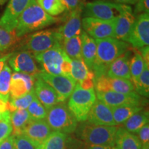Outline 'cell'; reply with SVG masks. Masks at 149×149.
<instances>
[{"mask_svg":"<svg viewBox=\"0 0 149 149\" xmlns=\"http://www.w3.org/2000/svg\"><path fill=\"white\" fill-rule=\"evenodd\" d=\"M70 77L76 83H80L88 79H94V73L89 70L82 59L71 60Z\"/></svg>","mask_w":149,"mask_h":149,"instance_id":"cell-25","label":"cell"},{"mask_svg":"<svg viewBox=\"0 0 149 149\" xmlns=\"http://www.w3.org/2000/svg\"><path fill=\"white\" fill-rule=\"evenodd\" d=\"M141 149H149V144L142 145V146H141Z\"/></svg>","mask_w":149,"mask_h":149,"instance_id":"cell-49","label":"cell"},{"mask_svg":"<svg viewBox=\"0 0 149 149\" xmlns=\"http://www.w3.org/2000/svg\"><path fill=\"white\" fill-rule=\"evenodd\" d=\"M8 111L7 109V103L3 100H0V113H3V112Z\"/></svg>","mask_w":149,"mask_h":149,"instance_id":"cell-48","label":"cell"},{"mask_svg":"<svg viewBox=\"0 0 149 149\" xmlns=\"http://www.w3.org/2000/svg\"><path fill=\"white\" fill-rule=\"evenodd\" d=\"M31 0H10L2 16L0 18V27L13 32L17 25L19 19Z\"/></svg>","mask_w":149,"mask_h":149,"instance_id":"cell-13","label":"cell"},{"mask_svg":"<svg viewBox=\"0 0 149 149\" xmlns=\"http://www.w3.org/2000/svg\"><path fill=\"white\" fill-rule=\"evenodd\" d=\"M66 10L72 11L83 4V0H61Z\"/></svg>","mask_w":149,"mask_h":149,"instance_id":"cell-42","label":"cell"},{"mask_svg":"<svg viewBox=\"0 0 149 149\" xmlns=\"http://www.w3.org/2000/svg\"><path fill=\"white\" fill-rule=\"evenodd\" d=\"M51 133L52 129L46 120L44 119L30 120L22 134L29 138L35 146H38Z\"/></svg>","mask_w":149,"mask_h":149,"instance_id":"cell-18","label":"cell"},{"mask_svg":"<svg viewBox=\"0 0 149 149\" xmlns=\"http://www.w3.org/2000/svg\"><path fill=\"white\" fill-rule=\"evenodd\" d=\"M84 6L83 3L78 8L70 11L69 16L64 25L59 29L63 41L80 35L82 33L81 17L82 15Z\"/></svg>","mask_w":149,"mask_h":149,"instance_id":"cell-19","label":"cell"},{"mask_svg":"<svg viewBox=\"0 0 149 149\" xmlns=\"http://www.w3.org/2000/svg\"><path fill=\"white\" fill-rule=\"evenodd\" d=\"M15 136L10 135L5 140L0 143V149H15Z\"/></svg>","mask_w":149,"mask_h":149,"instance_id":"cell-43","label":"cell"},{"mask_svg":"<svg viewBox=\"0 0 149 149\" xmlns=\"http://www.w3.org/2000/svg\"><path fill=\"white\" fill-rule=\"evenodd\" d=\"M58 19L48 15L37 3L31 0L29 4L19 17L15 32L18 38L28 33L42 30L55 24Z\"/></svg>","mask_w":149,"mask_h":149,"instance_id":"cell-2","label":"cell"},{"mask_svg":"<svg viewBox=\"0 0 149 149\" xmlns=\"http://www.w3.org/2000/svg\"><path fill=\"white\" fill-rule=\"evenodd\" d=\"M138 134V138L141 145L149 144V126L148 124L143 126L137 133Z\"/></svg>","mask_w":149,"mask_h":149,"instance_id":"cell-41","label":"cell"},{"mask_svg":"<svg viewBox=\"0 0 149 149\" xmlns=\"http://www.w3.org/2000/svg\"><path fill=\"white\" fill-rule=\"evenodd\" d=\"M96 92H115L128 93L134 91V86L129 79L109 77L107 74L94 78Z\"/></svg>","mask_w":149,"mask_h":149,"instance_id":"cell-15","label":"cell"},{"mask_svg":"<svg viewBox=\"0 0 149 149\" xmlns=\"http://www.w3.org/2000/svg\"><path fill=\"white\" fill-rule=\"evenodd\" d=\"M97 97L110 108L123 106L142 107L144 100L135 91L128 93L115 92H97Z\"/></svg>","mask_w":149,"mask_h":149,"instance_id":"cell-11","label":"cell"},{"mask_svg":"<svg viewBox=\"0 0 149 149\" xmlns=\"http://www.w3.org/2000/svg\"><path fill=\"white\" fill-rule=\"evenodd\" d=\"M66 135L59 132H52L37 149H66Z\"/></svg>","mask_w":149,"mask_h":149,"instance_id":"cell-30","label":"cell"},{"mask_svg":"<svg viewBox=\"0 0 149 149\" xmlns=\"http://www.w3.org/2000/svg\"><path fill=\"white\" fill-rule=\"evenodd\" d=\"M113 147L109 146H100V145H91L88 149H111Z\"/></svg>","mask_w":149,"mask_h":149,"instance_id":"cell-47","label":"cell"},{"mask_svg":"<svg viewBox=\"0 0 149 149\" xmlns=\"http://www.w3.org/2000/svg\"><path fill=\"white\" fill-rule=\"evenodd\" d=\"M116 19L106 21L92 17H84L81 19V26L84 32L94 40L115 38Z\"/></svg>","mask_w":149,"mask_h":149,"instance_id":"cell-9","label":"cell"},{"mask_svg":"<svg viewBox=\"0 0 149 149\" xmlns=\"http://www.w3.org/2000/svg\"><path fill=\"white\" fill-rule=\"evenodd\" d=\"M115 145L119 149H141L142 146L138 137L124 128H117Z\"/></svg>","mask_w":149,"mask_h":149,"instance_id":"cell-24","label":"cell"},{"mask_svg":"<svg viewBox=\"0 0 149 149\" xmlns=\"http://www.w3.org/2000/svg\"><path fill=\"white\" fill-rule=\"evenodd\" d=\"M117 126L86 124L79 128V137L90 145L115 146Z\"/></svg>","mask_w":149,"mask_h":149,"instance_id":"cell-7","label":"cell"},{"mask_svg":"<svg viewBox=\"0 0 149 149\" xmlns=\"http://www.w3.org/2000/svg\"><path fill=\"white\" fill-rule=\"evenodd\" d=\"M11 69L7 64H5L0 72V100L8 102L10 94V84L11 79Z\"/></svg>","mask_w":149,"mask_h":149,"instance_id":"cell-32","label":"cell"},{"mask_svg":"<svg viewBox=\"0 0 149 149\" xmlns=\"http://www.w3.org/2000/svg\"><path fill=\"white\" fill-rule=\"evenodd\" d=\"M95 40L97 52L92 71L95 78H97L107 74L110 65L129 49V45L128 43L115 38Z\"/></svg>","mask_w":149,"mask_h":149,"instance_id":"cell-1","label":"cell"},{"mask_svg":"<svg viewBox=\"0 0 149 149\" xmlns=\"http://www.w3.org/2000/svg\"><path fill=\"white\" fill-rule=\"evenodd\" d=\"M34 56L37 63L42 66V71L70 77L71 59L65 53L62 46H55Z\"/></svg>","mask_w":149,"mask_h":149,"instance_id":"cell-3","label":"cell"},{"mask_svg":"<svg viewBox=\"0 0 149 149\" xmlns=\"http://www.w3.org/2000/svg\"><path fill=\"white\" fill-rule=\"evenodd\" d=\"M10 120V112L6 111L3 113H0V121Z\"/></svg>","mask_w":149,"mask_h":149,"instance_id":"cell-46","label":"cell"},{"mask_svg":"<svg viewBox=\"0 0 149 149\" xmlns=\"http://www.w3.org/2000/svg\"><path fill=\"white\" fill-rule=\"evenodd\" d=\"M133 86L137 94L148 97L149 95V64L145 62L144 70L137 81L133 84Z\"/></svg>","mask_w":149,"mask_h":149,"instance_id":"cell-34","label":"cell"},{"mask_svg":"<svg viewBox=\"0 0 149 149\" xmlns=\"http://www.w3.org/2000/svg\"><path fill=\"white\" fill-rule=\"evenodd\" d=\"M81 56L89 70H92L96 58L97 44L95 40L87 35L84 31L81 33Z\"/></svg>","mask_w":149,"mask_h":149,"instance_id":"cell-23","label":"cell"},{"mask_svg":"<svg viewBox=\"0 0 149 149\" xmlns=\"http://www.w3.org/2000/svg\"><path fill=\"white\" fill-rule=\"evenodd\" d=\"M35 77L28 74L15 72L11 76L10 93L11 98H18L27 94L34 88Z\"/></svg>","mask_w":149,"mask_h":149,"instance_id":"cell-20","label":"cell"},{"mask_svg":"<svg viewBox=\"0 0 149 149\" xmlns=\"http://www.w3.org/2000/svg\"><path fill=\"white\" fill-rule=\"evenodd\" d=\"M111 149H119V148H116V147H115V146H114V147H113V148H112Z\"/></svg>","mask_w":149,"mask_h":149,"instance_id":"cell-50","label":"cell"},{"mask_svg":"<svg viewBox=\"0 0 149 149\" xmlns=\"http://www.w3.org/2000/svg\"><path fill=\"white\" fill-rule=\"evenodd\" d=\"M33 88L37 98L46 111L59 103L58 95L54 89L38 76L35 77Z\"/></svg>","mask_w":149,"mask_h":149,"instance_id":"cell-21","label":"cell"},{"mask_svg":"<svg viewBox=\"0 0 149 149\" xmlns=\"http://www.w3.org/2000/svg\"><path fill=\"white\" fill-rule=\"evenodd\" d=\"M8 61L10 66L15 72L28 74L33 77L42 71L37 66L35 56L28 51L12 53Z\"/></svg>","mask_w":149,"mask_h":149,"instance_id":"cell-12","label":"cell"},{"mask_svg":"<svg viewBox=\"0 0 149 149\" xmlns=\"http://www.w3.org/2000/svg\"><path fill=\"white\" fill-rule=\"evenodd\" d=\"M37 76L54 89L58 95L59 102H64L69 97L77 84L71 77L62 74H52L42 71Z\"/></svg>","mask_w":149,"mask_h":149,"instance_id":"cell-10","label":"cell"},{"mask_svg":"<svg viewBox=\"0 0 149 149\" xmlns=\"http://www.w3.org/2000/svg\"><path fill=\"white\" fill-rule=\"evenodd\" d=\"M87 120L89 124L93 125L116 126L111 108L99 100H96L93 104Z\"/></svg>","mask_w":149,"mask_h":149,"instance_id":"cell-17","label":"cell"},{"mask_svg":"<svg viewBox=\"0 0 149 149\" xmlns=\"http://www.w3.org/2000/svg\"><path fill=\"white\" fill-rule=\"evenodd\" d=\"M124 4L108 1L97 0L84 6L82 15L84 17H92L101 20L115 19L120 16Z\"/></svg>","mask_w":149,"mask_h":149,"instance_id":"cell-8","label":"cell"},{"mask_svg":"<svg viewBox=\"0 0 149 149\" xmlns=\"http://www.w3.org/2000/svg\"><path fill=\"white\" fill-rule=\"evenodd\" d=\"M127 42L134 48L148 46L149 44V14L141 13L135 18L133 29Z\"/></svg>","mask_w":149,"mask_h":149,"instance_id":"cell-14","label":"cell"},{"mask_svg":"<svg viewBox=\"0 0 149 149\" xmlns=\"http://www.w3.org/2000/svg\"><path fill=\"white\" fill-rule=\"evenodd\" d=\"M13 128L10 120L0 121V143L5 140L12 133Z\"/></svg>","mask_w":149,"mask_h":149,"instance_id":"cell-39","label":"cell"},{"mask_svg":"<svg viewBox=\"0 0 149 149\" xmlns=\"http://www.w3.org/2000/svg\"><path fill=\"white\" fill-rule=\"evenodd\" d=\"M96 100L94 88L86 90L76 84L73 92L69 97L68 107L77 122H85Z\"/></svg>","mask_w":149,"mask_h":149,"instance_id":"cell-6","label":"cell"},{"mask_svg":"<svg viewBox=\"0 0 149 149\" xmlns=\"http://www.w3.org/2000/svg\"><path fill=\"white\" fill-rule=\"evenodd\" d=\"M31 120H44L46 118L47 111L42 105V103L39 101L37 97H35L33 102L29 106L27 109Z\"/></svg>","mask_w":149,"mask_h":149,"instance_id":"cell-36","label":"cell"},{"mask_svg":"<svg viewBox=\"0 0 149 149\" xmlns=\"http://www.w3.org/2000/svg\"><path fill=\"white\" fill-rule=\"evenodd\" d=\"M62 43L59 29H46L34 33L28 37L24 41L22 50L36 55L55 46H62Z\"/></svg>","mask_w":149,"mask_h":149,"instance_id":"cell-4","label":"cell"},{"mask_svg":"<svg viewBox=\"0 0 149 149\" xmlns=\"http://www.w3.org/2000/svg\"><path fill=\"white\" fill-rule=\"evenodd\" d=\"M35 97L34 88L27 94L18 98H10L7 102V109L10 112H13L16 110H26Z\"/></svg>","mask_w":149,"mask_h":149,"instance_id":"cell-31","label":"cell"},{"mask_svg":"<svg viewBox=\"0 0 149 149\" xmlns=\"http://www.w3.org/2000/svg\"><path fill=\"white\" fill-rule=\"evenodd\" d=\"M135 22V16L133 13L131 7L124 4V8L120 16L116 19L115 27V38L127 42L133 25Z\"/></svg>","mask_w":149,"mask_h":149,"instance_id":"cell-16","label":"cell"},{"mask_svg":"<svg viewBox=\"0 0 149 149\" xmlns=\"http://www.w3.org/2000/svg\"><path fill=\"white\" fill-rule=\"evenodd\" d=\"M145 61L139 51L134 50V55L130 61V79H132L133 84L137 81L140 74L144 70Z\"/></svg>","mask_w":149,"mask_h":149,"instance_id":"cell-33","label":"cell"},{"mask_svg":"<svg viewBox=\"0 0 149 149\" xmlns=\"http://www.w3.org/2000/svg\"><path fill=\"white\" fill-rule=\"evenodd\" d=\"M100 1H108L111 2L121 3V4H134L137 2V0H100Z\"/></svg>","mask_w":149,"mask_h":149,"instance_id":"cell-44","label":"cell"},{"mask_svg":"<svg viewBox=\"0 0 149 149\" xmlns=\"http://www.w3.org/2000/svg\"><path fill=\"white\" fill-rule=\"evenodd\" d=\"M124 124V129L131 133H137L143 126L148 124V113L146 111H139L132 115Z\"/></svg>","mask_w":149,"mask_h":149,"instance_id":"cell-28","label":"cell"},{"mask_svg":"<svg viewBox=\"0 0 149 149\" xmlns=\"http://www.w3.org/2000/svg\"><path fill=\"white\" fill-rule=\"evenodd\" d=\"M46 122L54 131L70 134L75 131L77 121L68 109V106L59 102L47 110Z\"/></svg>","mask_w":149,"mask_h":149,"instance_id":"cell-5","label":"cell"},{"mask_svg":"<svg viewBox=\"0 0 149 149\" xmlns=\"http://www.w3.org/2000/svg\"><path fill=\"white\" fill-rule=\"evenodd\" d=\"M15 149H37V146L23 134L15 136Z\"/></svg>","mask_w":149,"mask_h":149,"instance_id":"cell-38","label":"cell"},{"mask_svg":"<svg viewBox=\"0 0 149 149\" xmlns=\"http://www.w3.org/2000/svg\"><path fill=\"white\" fill-rule=\"evenodd\" d=\"M36 1L46 13L52 17L59 15L66 10L61 0H36Z\"/></svg>","mask_w":149,"mask_h":149,"instance_id":"cell-35","label":"cell"},{"mask_svg":"<svg viewBox=\"0 0 149 149\" xmlns=\"http://www.w3.org/2000/svg\"><path fill=\"white\" fill-rule=\"evenodd\" d=\"M62 48L65 53L71 60L82 59L81 35L74 36L63 41Z\"/></svg>","mask_w":149,"mask_h":149,"instance_id":"cell-27","label":"cell"},{"mask_svg":"<svg viewBox=\"0 0 149 149\" xmlns=\"http://www.w3.org/2000/svg\"><path fill=\"white\" fill-rule=\"evenodd\" d=\"M115 124H123L132 115L142 111L143 107L139 106H123L111 108Z\"/></svg>","mask_w":149,"mask_h":149,"instance_id":"cell-29","label":"cell"},{"mask_svg":"<svg viewBox=\"0 0 149 149\" xmlns=\"http://www.w3.org/2000/svg\"><path fill=\"white\" fill-rule=\"evenodd\" d=\"M19 40L15 31L8 32L0 27V51H4Z\"/></svg>","mask_w":149,"mask_h":149,"instance_id":"cell-37","label":"cell"},{"mask_svg":"<svg viewBox=\"0 0 149 149\" xmlns=\"http://www.w3.org/2000/svg\"><path fill=\"white\" fill-rule=\"evenodd\" d=\"M11 55H12V53H9L3 56V57H0V72L2 70L3 66H4L5 64H6V61L8 60L9 58H10Z\"/></svg>","mask_w":149,"mask_h":149,"instance_id":"cell-45","label":"cell"},{"mask_svg":"<svg viewBox=\"0 0 149 149\" xmlns=\"http://www.w3.org/2000/svg\"><path fill=\"white\" fill-rule=\"evenodd\" d=\"M135 8V14L141 13L149 14V0H137Z\"/></svg>","mask_w":149,"mask_h":149,"instance_id":"cell-40","label":"cell"},{"mask_svg":"<svg viewBox=\"0 0 149 149\" xmlns=\"http://www.w3.org/2000/svg\"><path fill=\"white\" fill-rule=\"evenodd\" d=\"M132 55H133L132 51L128 49L123 55L115 59L110 65L107 70V75L108 77L130 80V61Z\"/></svg>","mask_w":149,"mask_h":149,"instance_id":"cell-22","label":"cell"},{"mask_svg":"<svg viewBox=\"0 0 149 149\" xmlns=\"http://www.w3.org/2000/svg\"><path fill=\"white\" fill-rule=\"evenodd\" d=\"M27 110H16L10 114V122L13 128V135H22L26 126L31 120Z\"/></svg>","mask_w":149,"mask_h":149,"instance_id":"cell-26","label":"cell"}]
</instances>
